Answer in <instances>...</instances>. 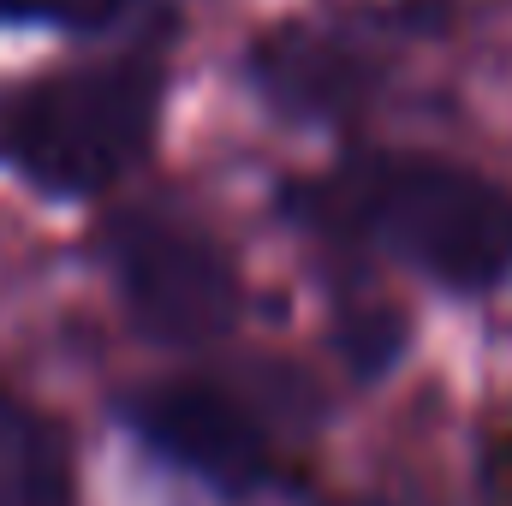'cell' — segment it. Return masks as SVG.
<instances>
[{
  "instance_id": "4",
  "label": "cell",
  "mask_w": 512,
  "mask_h": 506,
  "mask_svg": "<svg viewBox=\"0 0 512 506\" xmlns=\"http://www.w3.org/2000/svg\"><path fill=\"white\" fill-rule=\"evenodd\" d=\"M137 441L155 447L167 465H179L185 477L221 489V495H251L274 477V447L268 429L245 411V399H233L215 381H155L137 387L120 405Z\"/></svg>"
},
{
  "instance_id": "6",
  "label": "cell",
  "mask_w": 512,
  "mask_h": 506,
  "mask_svg": "<svg viewBox=\"0 0 512 506\" xmlns=\"http://www.w3.org/2000/svg\"><path fill=\"white\" fill-rule=\"evenodd\" d=\"M126 0H0V24H66V30H96L120 18Z\"/></svg>"
},
{
  "instance_id": "1",
  "label": "cell",
  "mask_w": 512,
  "mask_h": 506,
  "mask_svg": "<svg viewBox=\"0 0 512 506\" xmlns=\"http://www.w3.org/2000/svg\"><path fill=\"white\" fill-rule=\"evenodd\" d=\"M304 209L316 227L364 239L459 292L512 274V191L453 161L364 155L310 185Z\"/></svg>"
},
{
  "instance_id": "3",
  "label": "cell",
  "mask_w": 512,
  "mask_h": 506,
  "mask_svg": "<svg viewBox=\"0 0 512 506\" xmlns=\"http://www.w3.org/2000/svg\"><path fill=\"white\" fill-rule=\"evenodd\" d=\"M108 262L120 274L131 316L173 346H197L233 322V268L203 233L155 215H126L108 233Z\"/></svg>"
},
{
  "instance_id": "2",
  "label": "cell",
  "mask_w": 512,
  "mask_h": 506,
  "mask_svg": "<svg viewBox=\"0 0 512 506\" xmlns=\"http://www.w3.org/2000/svg\"><path fill=\"white\" fill-rule=\"evenodd\" d=\"M161 90L167 72L149 54L60 72L12 108L6 155L24 179H36L54 197H90L143 155L161 114Z\"/></svg>"
},
{
  "instance_id": "7",
  "label": "cell",
  "mask_w": 512,
  "mask_h": 506,
  "mask_svg": "<svg viewBox=\"0 0 512 506\" xmlns=\"http://www.w3.org/2000/svg\"><path fill=\"white\" fill-rule=\"evenodd\" d=\"M340 506H376V501H340Z\"/></svg>"
},
{
  "instance_id": "5",
  "label": "cell",
  "mask_w": 512,
  "mask_h": 506,
  "mask_svg": "<svg viewBox=\"0 0 512 506\" xmlns=\"http://www.w3.org/2000/svg\"><path fill=\"white\" fill-rule=\"evenodd\" d=\"M0 506H72L60 435L12 399H0Z\"/></svg>"
}]
</instances>
